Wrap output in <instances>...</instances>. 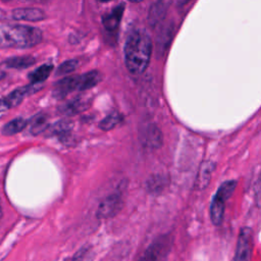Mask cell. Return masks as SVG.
Instances as JSON below:
<instances>
[{"label": "cell", "instance_id": "277c9868", "mask_svg": "<svg viewBox=\"0 0 261 261\" xmlns=\"http://www.w3.org/2000/svg\"><path fill=\"white\" fill-rule=\"evenodd\" d=\"M173 239L170 233H165L155 239L145 250L138 261H166L171 248Z\"/></svg>", "mask_w": 261, "mask_h": 261}, {"label": "cell", "instance_id": "484cf974", "mask_svg": "<svg viewBox=\"0 0 261 261\" xmlns=\"http://www.w3.org/2000/svg\"><path fill=\"white\" fill-rule=\"evenodd\" d=\"M28 1H38V2H41V1H44V0H28Z\"/></svg>", "mask_w": 261, "mask_h": 261}, {"label": "cell", "instance_id": "6da1fadb", "mask_svg": "<svg viewBox=\"0 0 261 261\" xmlns=\"http://www.w3.org/2000/svg\"><path fill=\"white\" fill-rule=\"evenodd\" d=\"M152 52L151 38L145 30L132 31L124 45V60L129 72L140 74L147 68Z\"/></svg>", "mask_w": 261, "mask_h": 261}, {"label": "cell", "instance_id": "d4e9b609", "mask_svg": "<svg viewBox=\"0 0 261 261\" xmlns=\"http://www.w3.org/2000/svg\"><path fill=\"white\" fill-rule=\"evenodd\" d=\"M2 218V208H1V205H0V219Z\"/></svg>", "mask_w": 261, "mask_h": 261}, {"label": "cell", "instance_id": "5bb4252c", "mask_svg": "<svg viewBox=\"0 0 261 261\" xmlns=\"http://www.w3.org/2000/svg\"><path fill=\"white\" fill-rule=\"evenodd\" d=\"M101 77L102 76L98 70H91L87 73L79 75V91L89 90L95 87L99 84Z\"/></svg>", "mask_w": 261, "mask_h": 261}, {"label": "cell", "instance_id": "30bf717a", "mask_svg": "<svg viewBox=\"0 0 261 261\" xmlns=\"http://www.w3.org/2000/svg\"><path fill=\"white\" fill-rule=\"evenodd\" d=\"M12 17L16 20L40 21L45 18V13L39 8H15Z\"/></svg>", "mask_w": 261, "mask_h": 261}, {"label": "cell", "instance_id": "ffe728a7", "mask_svg": "<svg viewBox=\"0 0 261 261\" xmlns=\"http://www.w3.org/2000/svg\"><path fill=\"white\" fill-rule=\"evenodd\" d=\"M166 178L160 174H156V175H152L148 181H147V189L150 193L153 194H158L161 191H163V189L166 186Z\"/></svg>", "mask_w": 261, "mask_h": 261}, {"label": "cell", "instance_id": "cb8c5ba5", "mask_svg": "<svg viewBox=\"0 0 261 261\" xmlns=\"http://www.w3.org/2000/svg\"><path fill=\"white\" fill-rule=\"evenodd\" d=\"M7 109H9V107H8L7 103L5 102V100L4 99H0V112H3L5 110H7Z\"/></svg>", "mask_w": 261, "mask_h": 261}, {"label": "cell", "instance_id": "f1b7e54d", "mask_svg": "<svg viewBox=\"0 0 261 261\" xmlns=\"http://www.w3.org/2000/svg\"><path fill=\"white\" fill-rule=\"evenodd\" d=\"M4 1H7V0H4Z\"/></svg>", "mask_w": 261, "mask_h": 261}, {"label": "cell", "instance_id": "ba28073f", "mask_svg": "<svg viewBox=\"0 0 261 261\" xmlns=\"http://www.w3.org/2000/svg\"><path fill=\"white\" fill-rule=\"evenodd\" d=\"M75 90H79V75L67 76L55 84L52 95L56 99H62Z\"/></svg>", "mask_w": 261, "mask_h": 261}, {"label": "cell", "instance_id": "7c38bea8", "mask_svg": "<svg viewBox=\"0 0 261 261\" xmlns=\"http://www.w3.org/2000/svg\"><path fill=\"white\" fill-rule=\"evenodd\" d=\"M214 168H215V164L212 161L208 160V161L203 162V164L200 167V170L198 172V176H197L196 182H195L198 190H203L209 185Z\"/></svg>", "mask_w": 261, "mask_h": 261}, {"label": "cell", "instance_id": "d6986e66", "mask_svg": "<svg viewBox=\"0 0 261 261\" xmlns=\"http://www.w3.org/2000/svg\"><path fill=\"white\" fill-rule=\"evenodd\" d=\"M30 125H31V133L34 135H39L41 133H45V130L48 127L47 116L43 113H39V114L35 115L31 119Z\"/></svg>", "mask_w": 261, "mask_h": 261}, {"label": "cell", "instance_id": "8992f818", "mask_svg": "<svg viewBox=\"0 0 261 261\" xmlns=\"http://www.w3.org/2000/svg\"><path fill=\"white\" fill-rule=\"evenodd\" d=\"M123 200L119 192H115L107 196L98 206L96 215L100 219L110 218L115 216L122 208Z\"/></svg>", "mask_w": 261, "mask_h": 261}, {"label": "cell", "instance_id": "8fae6325", "mask_svg": "<svg viewBox=\"0 0 261 261\" xmlns=\"http://www.w3.org/2000/svg\"><path fill=\"white\" fill-rule=\"evenodd\" d=\"M90 101L85 97H76L73 100L61 105L59 107V112L63 115H74L81 111L88 108Z\"/></svg>", "mask_w": 261, "mask_h": 261}, {"label": "cell", "instance_id": "44dd1931", "mask_svg": "<svg viewBox=\"0 0 261 261\" xmlns=\"http://www.w3.org/2000/svg\"><path fill=\"white\" fill-rule=\"evenodd\" d=\"M121 120H122V115L117 111H113L110 114H108L99 123V127L103 130H110V129L114 128L117 124H119Z\"/></svg>", "mask_w": 261, "mask_h": 261}, {"label": "cell", "instance_id": "7402d4cb", "mask_svg": "<svg viewBox=\"0 0 261 261\" xmlns=\"http://www.w3.org/2000/svg\"><path fill=\"white\" fill-rule=\"evenodd\" d=\"M77 66H79V61L76 59L66 60L58 66V68L56 70V74L57 75H62V74L70 73V72L74 71Z\"/></svg>", "mask_w": 261, "mask_h": 261}, {"label": "cell", "instance_id": "7a4b0ae2", "mask_svg": "<svg viewBox=\"0 0 261 261\" xmlns=\"http://www.w3.org/2000/svg\"><path fill=\"white\" fill-rule=\"evenodd\" d=\"M42 41V32L22 24H0V48H30Z\"/></svg>", "mask_w": 261, "mask_h": 261}, {"label": "cell", "instance_id": "ac0fdd59", "mask_svg": "<svg viewBox=\"0 0 261 261\" xmlns=\"http://www.w3.org/2000/svg\"><path fill=\"white\" fill-rule=\"evenodd\" d=\"M52 69H53L52 64H43L37 69L33 70L28 77L32 82V84H40L50 75Z\"/></svg>", "mask_w": 261, "mask_h": 261}, {"label": "cell", "instance_id": "9a60e30c", "mask_svg": "<svg viewBox=\"0 0 261 261\" xmlns=\"http://www.w3.org/2000/svg\"><path fill=\"white\" fill-rule=\"evenodd\" d=\"M28 123H29V121L25 120L24 118L17 117L13 120H10L6 124H4L1 129V133H2V135H5V136L15 135V134L21 132L27 126Z\"/></svg>", "mask_w": 261, "mask_h": 261}, {"label": "cell", "instance_id": "4fadbf2b", "mask_svg": "<svg viewBox=\"0 0 261 261\" xmlns=\"http://www.w3.org/2000/svg\"><path fill=\"white\" fill-rule=\"evenodd\" d=\"M123 11H124V5L120 4V5L116 6L110 13L103 16L102 22H103L104 28L109 32L115 31L119 25Z\"/></svg>", "mask_w": 261, "mask_h": 261}, {"label": "cell", "instance_id": "e0dca14e", "mask_svg": "<svg viewBox=\"0 0 261 261\" xmlns=\"http://www.w3.org/2000/svg\"><path fill=\"white\" fill-rule=\"evenodd\" d=\"M71 128H72V122L67 119H62L53 123L52 125H48L45 132L47 135H50V136H60V135H65L69 133Z\"/></svg>", "mask_w": 261, "mask_h": 261}, {"label": "cell", "instance_id": "3957f363", "mask_svg": "<svg viewBox=\"0 0 261 261\" xmlns=\"http://www.w3.org/2000/svg\"><path fill=\"white\" fill-rule=\"evenodd\" d=\"M237 187V180L228 179L223 181L212 197L210 204V219L214 225H220L224 215L225 201L228 200Z\"/></svg>", "mask_w": 261, "mask_h": 261}, {"label": "cell", "instance_id": "2e32d148", "mask_svg": "<svg viewBox=\"0 0 261 261\" xmlns=\"http://www.w3.org/2000/svg\"><path fill=\"white\" fill-rule=\"evenodd\" d=\"M35 63V58L33 56H15L10 57L4 61L5 66L12 67L16 69L27 68Z\"/></svg>", "mask_w": 261, "mask_h": 261}, {"label": "cell", "instance_id": "52a82bcc", "mask_svg": "<svg viewBox=\"0 0 261 261\" xmlns=\"http://www.w3.org/2000/svg\"><path fill=\"white\" fill-rule=\"evenodd\" d=\"M141 144L147 149H158L163 142L162 133L154 123H148L141 127L139 133Z\"/></svg>", "mask_w": 261, "mask_h": 261}, {"label": "cell", "instance_id": "9c48e42d", "mask_svg": "<svg viewBox=\"0 0 261 261\" xmlns=\"http://www.w3.org/2000/svg\"><path fill=\"white\" fill-rule=\"evenodd\" d=\"M41 88L42 87L38 86V84H31V85H28V86H23L21 88L15 89L6 98H4V100L7 103L9 108L15 107L23 100V98L25 96L34 94L35 92L39 91Z\"/></svg>", "mask_w": 261, "mask_h": 261}, {"label": "cell", "instance_id": "603a6c76", "mask_svg": "<svg viewBox=\"0 0 261 261\" xmlns=\"http://www.w3.org/2000/svg\"><path fill=\"white\" fill-rule=\"evenodd\" d=\"M93 259H94V251L92 247L85 246L74 254L72 261H92Z\"/></svg>", "mask_w": 261, "mask_h": 261}, {"label": "cell", "instance_id": "5b68a950", "mask_svg": "<svg viewBox=\"0 0 261 261\" xmlns=\"http://www.w3.org/2000/svg\"><path fill=\"white\" fill-rule=\"evenodd\" d=\"M253 252V232L251 228L244 227L241 229L234 255L231 261H251Z\"/></svg>", "mask_w": 261, "mask_h": 261}, {"label": "cell", "instance_id": "83f0119b", "mask_svg": "<svg viewBox=\"0 0 261 261\" xmlns=\"http://www.w3.org/2000/svg\"><path fill=\"white\" fill-rule=\"evenodd\" d=\"M99 1H101V2H107V1H109V0H99Z\"/></svg>", "mask_w": 261, "mask_h": 261}, {"label": "cell", "instance_id": "4316f807", "mask_svg": "<svg viewBox=\"0 0 261 261\" xmlns=\"http://www.w3.org/2000/svg\"><path fill=\"white\" fill-rule=\"evenodd\" d=\"M129 1H133V2H139V1H142V0H129Z\"/></svg>", "mask_w": 261, "mask_h": 261}]
</instances>
